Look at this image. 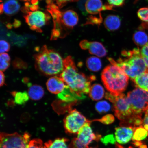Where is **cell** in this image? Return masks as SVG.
<instances>
[{
  "instance_id": "obj_10",
  "label": "cell",
  "mask_w": 148,
  "mask_h": 148,
  "mask_svg": "<svg viewBox=\"0 0 148 148\" xmlns=\"http://www.w3.org/2000/svg\"><path fill=\"white\" fill-rule=\"evenodd\" d=\"M49 16L42 11L35 10L29 12L25 16L26 22L30 29L41 32V29L47 23Z\"/></svg>"
},
{
  "instance_id": "obj_25",
  "label": "cell",
  "mask_w": 148,
  "mask_h": 148,
  "mask_svg": "<svg viewBox=\"0 0 148 148\" xmlns=\"http://www.w3.org/2000/svg\"><path fill=\"white\" fill-rule=\"evenodd\" d=\"M148 136V132L143 126L137 127L135 130L132 140L134 142H141Z\"/></svg>"
},
{
  "instance_id": "obj_6",
  "label": "cell",
  "mask_w": 148,
  "mask_h": 148,
  "mask_svg": "<svg viewBox=\"0 0 148 148\" xmlns=\"http://www.w3.org/2000/svg\"><path fill=\"white\" fill-rule=\"evenodd\" d=\"M127 97L134 113L142 116L143 113L148 109V92L136 88L129 92Z\"/></svg>"
},
{
  "instance_id": "obj_38",
  "label": "cell",
  "mask_w": 148,
  "mask_h": 148,
  "mask_svg": "<svg viewBox=\"0 0 148 148\" xmlns=\"http://www.w3.org/2000/svg\"><path fill=\"white\" fill-rule=\"evenodd\" d=\"M102 141L104 143H114L115 142V140L112 135H109L105 137V138L102 139Z\"/></svg>"
},
{
  "instance_id": "obj_30",
  "label": "cell",
  "mask_w": 148,
  "mask_h": 148,
  "mask_svg": "<svg viewBox=\"0 0 148 148\" xmlns=\"http://www.w3.org/2000/svg\"><path fill=\"white\" fill-rule=\"evenodd\" d=\"M114 121V116L111 114H108L103 116L101 119H95L91 121V122L94 121H99L105 125H109L112 123Z\"/></svg>"
},
{
  "instance_id": "obj_31",
  "label": "cell",
  "mask_w": 148,
  "mask_h": 148,
  "mask_svg": "<svg viewBox=\"0 0 148 148\" xmlns=\"http://www.w3.org/2000/svg\"><path fill=\"white\" fill-rule=\"evenodd\" d=\"M138 16L140 19L148 23V7H144L139 9Z\"/></svg>"
},
{
  "instance_id": "obj_17",
  "label": "cell",
  "mask_w": 148,
  "mask_h": 148,
  "mask_svg": "<svg viewBox=\"0 0 148 148\" xmlns=\"http://www.w3.org/2000/svg\"><path fill=\"white\" fill-rule=\"evenodd\" d=\"M57 96L58 99L67 103L73 102L84 99L72 92L66 84L64 90Z\"/></svg>"
},
{
  "instance_id": "obj_32",
  "label": "cell",
  "mask_w": 148,
  "mask_h": 148,
  "mask_svg": "<svg viewBox=\"0 0 148 148\" xmlns=\"http://www.w3.org/2000/svg\"><path fill=\"white\" fill-rule=\"evenodd\" d=\"M27 148H44V147L42 140L35 139L29 141Z\"/></svg>"
},
{
  "instance_id": "obj_5",
  "label": "cell",
  "mask_w": 148,
  "mask_h": 148,
  "mask_svg": "<svg viewBox=\"0 0 148 148\" xmlns=\"http://www.w3.org/2000/svg\"><path fill=\"white\" fill-rule=\"evenodd\" d=\"M121 54L125 58H119L117 64L131 79L147 72V66L138 48L132 51H123Z\"/></svg>"
},
{
  "instance_id": "obj_42",
  "label": "cell",
  "mask_w": 148,
  "mask_h": 148,
  "mask_svg": "<svg viewBox=\"0 0 148 148\" xmlns=\"http://www.w3.org/2000/svg\"><path fill=\"white\" fill-rule=\"evenodd\" d=\"M21 1H30V0H21Z\"/></svg>"
},
{
  "instance_id": "obj_11",
  "label": "cell",
  "mask_w": 148,
  "mask_h": 148,
  "mask_svg": "<svg viewBox=\"0 0 148 148\" xmlns=\"http://www.w3.org/2000/svg\"><path fill=\"white\" fill-rule=\"evenodd\" d=\"M91 123V121L88 120L77 134V139L83 146L87 148L88 147V145L92 140H99L101 138V136H97L93 132L90 127Z\"/></svg>"
},
{
  "instance_id": "obj_21",
  "label": "cell",
  "mask_w": 148,
  "mask_h": 148,
  "mask_svg": "<svg viewBox=\"0 0 148 148\" xmlns=\"http://www.w3.org/2000/svg\"><path fill=\"white\" fill-rule=\"evenodd\" d=\"M68 139L59 138L53 140H49L44 144V148H69L67 145Z\"/></svg>"
},
{
  "instance_id": "obj_22",
  "label": "cell",
  "mask_w": 148,
  "mask_h": 148,
  "mask_svg": "<svg viewBox=\"0 0 148 148\" xmlns=\"http://www.w3.org/2000/svg\"><path fill=\"white\" fill-rule=\"evenodd\" d=\"M135 86L148 92V72H146L132 79Z\"/></svg>"
},
{
  "instance_id": "obj_13",
  "label": "cell",
  "mask_w": 148,
  "mask_h": 148,
  "mask_svg": "<svg viewBox=\"0 0 148 148\" xmlns=\"http://www.w3.org/2000/svg\"><path fill=\"white\" fill-rule=\"evenodd\" d=\"M85 7L86 12L92 15L101 14L102 11L112 10L113 7L109 4L103 5L101 0H87Z\"/></svg>"
},
{
  "instance_id": "obj_15",
  "label": "cell",
  "mask_w": 148,
  "mask_h": 148,
  "mask_svg": "<svg viewBox=\"0 0 148 148\" xmlns=\"http://www.w3.org/2000/svg\"><path fill=\"white\" fill-rule=\"evenodd\" d=\"M66 84L59 76L50 77L46 83V86L51 93L58 94L64 90Z\"/></svg>"
},
{
  "instance_id": "obj_8",
  "label": "cell",
  "mask_w": 148,
  "mask_h": 148,
  "mask_svg": "<svg viewBox=\"0 0 148 148\" xmlns=\"http://www.w3.org/2000/svg\"><path fill=\"white\" fill-rule=\"evenodd\" d=\"M88 121V120L78 111L71 110L64 119L66 132L69 134H77L81 127Z\"/></svg>"
},
{
  "instance_id": "obj_2",
  "label": "cell",
  "mask_w": 148,
  "mask_h": 148,
  "mask_svg": "<svg viewBox=\"0 0 148 148\" xmlns=\"http://www.w3.org/2000/svg\"><path fill=\"white\" fill-rule=\"evenodd\" d=\"M105 98L113 103L115 115L120 120V126L136 129L142 125V116L137 115L133 112L125 94L107 92L105 94Z\"/></svg>"
},
{
  "instance_id": "obj_36",
  "label": "cell",
  "mask_w": 148,
  "mask_h": 148,
  "mask_svg": "<svg viewBox=\"0 0 148 148\" xmlns=\"http://www.w3.org/2000/svg\"><path fill=\"white\" fill-rule=\"evenodd\" d=\"M125 0H107L108 4L113 7H120L123 5Z\"/></svg>"
},
{
  "instance_id": "obj_37",
  "label": "cell",
  "mask_w": 148,
  "mask_h": 148,
  "mask_svg": "<svg viewBox=\"0 0 148 148\" xmlns=\"http://www.w3.org/2000/svg\"><path fill=\"white\" fill-rule=\"evenodd\" d=\"M142 126L148 132V109L145 112Z\"/></svg>"
},
{
  "instance_id": "obj_29",
  "label": "cell",
  "mask_w": 148,
  "mask_h": 148,
  "mask_svg": "<svg viewBox=\"0 0 148 148\" xmlns=\"http://www.w3.org/2000/svg\"><path fill=\"white\" fill-rule=\"evenodd\" d=\"M110 105L106 101L99 102L95 105L96 110L99 113L103 114L108 112L110 109Z\"/></svg>"
},
{
  "instance_id": "obj_43",
  "label": "cell",
  "mask_w": 148,
  "mask_h": 148,
  "mask_svg": "<svg viewBox=\"0 0 148 148\" xmlns=\"http://www.w3.org/2000/svg\"><path fill=\"white\" fill-rule=\"evenodd\" d=\"M92 148V147H90V148Z\"/></svg>"
},
{
  "instance_id": "obj_9",
  "label": "cell",
  "mask_w": 148,
  "mask_h": 148,
  "mask_svg": "<svg viewBox=\"0 0 148 148\" xmlns=\"http://www.w3.org/2000/svg\"><path fill=\"white\" fill-rule=\"evenodd\" d=\"M50 8L54 19L58 20L64 27L71 29L78 23V16L75 11L69 10L61 12L58 10L56 5H51Z\"/></svg>"
},
{
  "instance_id": "obj_34",
  "label": "cell",
  "mask_w": 148,
  "mask_h": 148,
  "mask_svg": "<svg viewBox=\"0 0 148 148\" xmlns=\"http://www.w3.org/2000/svg\"><path fill=\"white\" fill-rule=\"evenodd\" d=\"M10 45L8 42L4 40L0 41V53H4L8 52L10 49Z\"/></svg>"
},
{
  "instance_id": "obj_14",
  "label": "cell",
  "mask_w": 148,
  "mask_h": 148,
  "mask_svg": "<svg viewBox=\"0 0 148 148\" xmlns=\"http://www.w3.org/2000/svg\"><path fill=\"white\" fill-rule=\"evenodd\" d=\"M136 128L132 127L120 126L115 129V139L118 143L125 144L130 141Z\"/></svg>"
},
{
  "instance_id": "obj_35",
  "label": "cell",
  "mask_w": 148,
  "mask_h": 148,
  "mask_svg": "<svg viewBox=\"0 0 148 148\" xmlns=\"http://www.w3.org/2000/svg\"><path fill=\"white\" fill-rule=\"evenodd\" d=\"M69 148H88L83 146L79 142L77 138H74L69 145Z\"/></svg>"
},
{
  "instance_id": "obj_27",
  "label": "cell",
  "mask_w": 148,
  "mask_h": 148,
  "mask_svg": "<svg viewBox=\"0 0 148 148\" xmlns=\"http://www.w3.org/2000/svg\"><path fill=\"white\" fill-rule=\"evenodd\" d=\"M10 58L8 54L4 53L0 55V69L1 71H4L10 66Z\"/></svg>"
},
{
  "instance_id": "obj_4",
  "label": "cell",
  "mask_w": 148,
  "mask_h": 148,
  "mask_svg": "<svg viewBox=\"0 0 148 148\" xmlns=\"http://www.w3.org/2000/svg\"><path fill=\"white\" fill-rule=\"evenodd\" d=\"M36 66L38 71L46 75L60 74L64 67V60L59 53L46 46L42 48L35 57Z\"/></svg>"
},
{
  "instance_id": "obj_24",
  "label": "cell",
  "mask_w": 148,
  "mask_h": 148,
  "mask_svg": "<svg viewBox=\"0 0 148 148\" xmlns=\"http://www.w3.org/2000/svg\"><path fill=\"white\" fill-rule=\"evenodd\" d=\"M86 65L88 69L94 72L99 71L102 66L101 60L95 56L90 57L87 59Z\"/></svg>"
},
{
  "instance_id": "obj_12",
  "label": "cell",
  "mask_w": 148,
  "mask_h": 148,
  "mask_svg": "<svg viewBox=\"0 0 148 148\" xmlns=\"http://www.w3.org/2000/svg\"><path fill=\"white\" fill-rule=\"evenodd\" d=\"M81 49L88 50L90 54L102 57L107 55V51L104 46L101 42H89L84 40L79 43Z\"/></svg>"
},
{
  "instance_id": "obj_20",
  "label": "cell",
  "mask_w": 148,
  "mask_h": 148,
  "mask_svg": "<svg viewBox=\"0 0 148 148\" xmlns=\"http://www.w3.org/2000/svg\"><path fill=\"white\" fill-rule=\"evenodd\" d=\"M89 95L94 101H97L102 99L105 95L104 88L101 85L95 84L90 87Z\"/></svg>"
},
{
  "instance_id": "obj_41",
  "label": "cell",
  "mask_w": 148,
  "mask_h": 148,
  "mask_svg": "<svg viewBox=\"0 0 148 148\" xmlns=\"http://www.w3.org/2000/svg\"><path fill=\"white\" fill-rule=\"evenodd\" d=\"M128 148H135L134 147H130ZM147 148V146L144 145V144H142L141 145H140L139 147H138V148Z\"/></svg>"
},
{
  "instance_id": "obj_3",
  "label": "cell",
  "mask_w": 148,
  "mask_h": 148,
  "mask_svg": "<svg viewBox=\"0 0 148 148\" xmlns=\"http://www.w3.org/2000/svg\"><path fill=\"white\" fill-rule=\"evenodd\" d=\"M108 59L111 64L103 70L102 81L109 92L114 94L122 93L126 89L129 77L113 59L111 58Z\"/></svg>"
},
{
  "instance_id": "obj_40",
  "label": "cell",
  "mask_w": 148,
  "mask_h": 148,
  "mask_svg": "<svg viewBox=\"0 0 148 148\" xmlns=\"http://www.w3.org/2000/svg\"><path fill=\"white\" fill-rule=\"evenodd\" d=\"M1 86H2L4 85L5 81V76L4 73L3 71H1Z\"/></svg>"
},
{
  "instance_id": "obj_7",
  "label": "cell",
  "mask_w": 148,
  "mask_h": 148,
  "mask_svg": "<svg viewBox=\"0 0 148 148\" xmlns=\"http://www.w3.org/2000/svg\"><path fill=\"white\" fill-rule=\"evenodd\" d=\"M30 138V135L27 132L22 135L17 132L1 133L0 148H27Z\"/></svg>"
},
{
  "instance_id": "obj_16",
  "label": "cell",
  "mask_w": 148,
  "mask_h": 148,
  "mask_svg": "<svg viewBox=\"0 0 148 148\" xmlns=\"http://www.w3.org/2000/svg\"><path fill=\"white\" fill-rule=\"evenodd\" d=\"M20 8L17 0H5L1 5V12L11 16L17 13Z\"/></svg>"
},
{
  "instance_id": "obj_1",
  "label": "cell",
  "mask_w": 148,
  "mask_h": 148,
  "mask_svg": "<svg viewBox=\"0 0 148 148\" xmlns=\"http://www.w3.org/2000/svg\"><path fill=\"white\" fill-rule=\"evenodd\" d=\"M64 65L63 71L59 76L72 92L84 99L85 94L89 93L91 82L95 77H87L79 73L71 56L64 59Z\"/></svg>"
},
{
  "instance_id": "obj_23",
  "label": "cell",
  "mask_w": 148,
  "mask_h": 148,
  "mask_svg": "<svg viewBox=\"0 0 148 148\" xmlns=\"http://www.w3.org/2000/svg\"><path fill=\"white\" fill-rule=\"evenodd\" d=\"M133 39L135 44L138 46H144L148 43V36L144 31L139 30L134 33Z\"/></svg>"
},
{
  "instance_id": "obj_18",
  "label": "cell",
  "mask_w": 148,
  "mask_h": 148,
  "mask_svg": "<svg viewBox=\"0 0 148 148\" xmlns=\"http://www.w3.org/2000/svg\"><path fill=\"white\" fill-rule=\"evenodd\" d=\"M120 18L115 15H109L105 18L104 25L106 28L109 31L117 30L121 25Z\"/></svg>"
},
{
  "instance_id": "obj_26",
  "label": "cell",
  "mask_w": 148,
  "mask_h": 148,
  "mask_svg": "<svg viewBox=\"0 0 148 148\" xmlns=\"http://www.w3.org/2000/svg\"><path fill=\"white\" fill-rule=\"evenodd\" d=\"M14 96L15 103L19 105L25 104L28 101L29 98L28 92L26 91L14 92Z\"/></svg>"
},
{
  "instance_id": "obj_33",
  "label": "cell",
  "mask_w": 148,
  "mask_h": 148,
  "mask_svg": "<svg viewBox=\"0 0 148 148\" xmlns=\"http://www.w3.org/2000/svg\"><path fill=\"white\" fill-rule=\"evenodd\" d=\"M140 52L147 66V72H148V43L142 47Z\"/></svg>"
},
{
  "instance_id": "obj_19",
  "label": "cell",
  "mask_w": 148,
  "mask_h": 148,
  "mask_svg": "<svg viewBox=\"0 0 148 148\" xmlns=\"http://www.w3.org/2000/svg\"><path fill=\"white\" fill-rule=\"evenodd\" d=\"M28 94L31 99L38 101L43 97L44 94L43 88L42 86L37 85L28 84Z\"/></svg>"
},
{
  "instance_id": "obj_28",
  "label": "cell",
  "mask_w": 148,
  "mask_h": 148,
  "mask_svg": "<svg viewBox=\"0 0 148 148\" xmlns=\"http://www.w3.org/2000/svg\"><path fill=\"white\" fill-rule=\"evenodd\" d=\"M103 19L101 14L96 15H90L88 16L85 25H97L99 27L102 23Z\"/></svg>"
},
{
  "instance_id": "obj_39",
  "label": "cell",
  "mask_w": 148,
  "mask_h": 148,
  "mask_svg": "<svg viewBox=\"0 0 148 148\" xmlns=\"http://www.w3.org/2000/svg\"><path fill=\"white\" fill-rule=\"evenodd\" d=\"M78 1L79 0H56L57 5L60 7L68 3L77 1Z\"/></svg>"
}]
</instances>
